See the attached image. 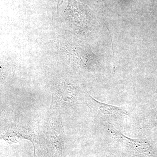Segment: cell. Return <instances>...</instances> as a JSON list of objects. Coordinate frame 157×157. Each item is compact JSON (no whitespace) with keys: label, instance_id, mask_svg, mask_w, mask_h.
Segmentation results:
<instances>
[{"label":"cell","instance_id":"6da1fadb","mask_svg":"<svg viewBox=\"0 0 157 157\" xmlns=\"http://www.w3.org/2000/svg\"><path fill=\"white\" fill-rule=\"evenodd\" d=\"M41 134L52 157H62L66 136L60 113L51 111Z\"/></svg>","mask_w":157,"mask_h":157},{"label":"cell","instance_id":"7a4b0ae2","mask_svg":"<svg viewBox=\"0 0 157 157\" xmlns=\"http://www.w3.org/2000/svg\"><path fill=\"white\" fill-rule=\"evenodd\" d=\"M52 94L51 111L60 113L76 104L79 92L73 85L62 80L53 86Z\"/></svg>","mask_w":157,"mask_h":157},{"label":"cell","instance_id":"3957f363","mask_svg":"<svg viewBox=\"0 0 157 157\" xmlns=\"http://www.w3.org/2000/svg\"><path fill=\"white\" fill-rule=\"evenodd\" d=\"M84 96L91 111L99 118H121L128 115V112L124 109L97 101L87 92H84Z\"/></svg>","mask_w":157,"mask_h":157},{"label":"cell","instance_id":"277c9868","mask_svg":"<svg viewBox=\"0 0 157 157\" xmlns=\"http://www.w3.org/2000/svg\"><path fill=\"white\" fill-rule=\"evenodd\" d=\"M1 137L9 143L18 142L21 139L30 140L34 144L38 143V139L33 130L28 126L19 124H11L5 127L1 132Z\"/></svg>","mask_w":157,"mask_h":157},{"label":"cell","instance_id":"5b68a950","mask_svg":"<svg viewBox=\"0 0 157 157\" xmlns=\"http://www.w3.org/2000/svg\"><path fill=\"white\" fill-rule=\"evenodd\" d=\"M112 136L121 143L135 149L138 153L148 155L151 154V149L149 144L143 139H134L124 135L121 132L113 128H107Z\"/></svg>","mask_w":157,"mask_h":157},{"label":"cell","instance_id":"8992f818","mask_svg":"<svg viewBox=\"0 0 157 157\" xmlns=\"http://www.w3.org/2000/svg\"><path fill=\"white\" fill-rule=\"evenodd\" d=\"M1 80L6 81V79H8L12 76L13 74L12 68L7 66L1 65Z\"/></svg>","mask_w":157,"mask_h":157}]
</instances>
